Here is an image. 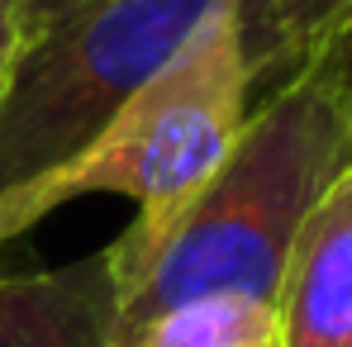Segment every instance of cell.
Wrapping results in <instances>:
<instances>
[{
    "instance_id": "obj_1",
    "label": "cell",
    "mask_w": 352,
    "mask_h": 347,
    "mask_svg": "<svg viewBox=\"0 0 352 347\" xmlns=\"http://www.w3.org/2000/svg\"><path fill=\"white\" fill-rule=\"evenodd\" d=\"M352 167V29L314 43L248 110L229 153L157 247L115 281L110 347L167 304L234 290L276 304L295 238Z\"/></svg>"
},
{
    "instance_id": "obj_2",
    "label": "cell",
    "mask_w": 352,
    "mask_h": 347,
    "mask_svg": "<svg viewBox=\"0 0 352 347\" xmlns=\"http://www.w3.org/2000/svg\"><path fill=\"white\" fill-rule=\"evenodd\" d=\"M248 91L243 0H229L72 162L29 186L0 190V247L72 200L129 195L138 219L110 243V271L124 281L229 153L248 115Z\"/></svg>"
},
{
    "instance_id": "obj_3",
    "label": "cell",
    "mask_w": 352,
    "mask_h": 347,
    "mask_svg": "<svg viewBox=\"0 0 352 347\" xmlns=\"http://www.w3.org/2000/svg\"><path fill=\"white\" fill-rule=\"evenodd\" d=\"M229 0H86L19 53L0 91V190L72 162Z\"/></svg>"
},
{
    "instance_id": "obj_4",
    "label": "cell",
    "mask_w": 352,
    "mask_h": 347,
    "mask_svg": "<svg viewBox=\"0 0 352 347\" xmlns=\"http://www.w3.org/2000/svg\"><path fill=\"white\" fill-rule=\"evenodd\" d=\"M276 347H352V167L314 205L276 290Z\"/></svg>"
},
{
    "instance_id": "obj_5",
    "label": "cell",
    "mask_w": 352,
    "mask_h": 347,
    "mask_svg": "<svg viewBox=\"0 0 352 347\" xmlns=\"http://www.w3.org/2000/svg\"><path fill=\"white\" fill-rule=\"evenodd\" d=\"M115 271L110 247L53 271L0 276V347H110Z\"/></svg>"
},
{
    "instance_id": "obj_6",
    "label": "cell",
    "mask_w": 352,
    "mask_h": 347,
    "mask_svg": "<svg viewBox=\"0 0 352 347\" xmlns=\"http://www.w3.org/2000/svg\"><path fill=\"white\" fill-rule=\"evenodd\" d=\"M276 304L234 295V290H214V295H195L167 304L162 314H153L148 324H138L133 333H124L115 347H276Z\"/></svg>"
},
{
    "instance_id": "obj_7",
    "label": "cell",
    "mask_w": 352,
    "mask_h": 347,
    "mask_svg": "<svg viewBox=\"0 0 352 347\" xmlns=\"http://www.w3.org/2000/svg\"><path fill=\"white\" fill-rule=\"evenodd\" d=\"M352 29V0H243V53L252 81L291 71L314 43Z\"/></svg>"
},
{
    "instance_id": "obj_8",
    "label": "cell",
    "mask_w": 352,
    "mask_h": 347,
    "mask_svg": "<svg viewBox=\"0 0 352 347\" xmlns=\"http://www.w3.org/2000/svg\"><path fill=\"white\" fill-rule=\"evenodd\" d=\"M29 48V24H24V0H0V91L14 71L19 53Z\"/></svg>"
},
{
    "instance_id": "obj_9",
    "label": "cell",
    "mask_w": 352,
    "mask_h": 347,
    "mask_svg": "<svg viewBox=\"0 0 352 347\" xmlns=\"http://www.w3.org/2000/svg\"><path fill=\"white\" fill-rule=\"evenodd\" d=\"M76 5H86V0H24V24H29V38H38L48 24H58L62 14H72Z\"/></svg>"
}]
</instances>
